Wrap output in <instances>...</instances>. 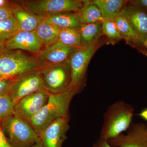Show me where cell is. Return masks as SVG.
Listing matches in <instances>:
<instances>
[{"instance_id":"cell-4","label":"cell","mask_w":147,"mask_h":147,"mask_svg":"<svg viewBox=\"0 0 147 147\" xmlns=\"http://www.w3.org/2000/svg\"><path fill=\"white\" fill-rule=\"evenodd\" d=\"M3 131L12 147H30L40 141L28 122L14 114L1 121Z\"/></svg>"},{"instance_id":"cell-12","label":"cell","mask_w":147,"mask_h":147,"mask_svg":"<svg viewBox=\"0 0 147 147\" xmlns=\"http://www.w3.org/2000/svg\"><path fill=\"white\" fill-rule=\"evenodd\" d=\"M77 48L65 46L57 42L37 53L36 57L43 68L66 61Z\"/></svg>"},{"instance_id":"cell-9","label":"cell","mask_w":147,"mask_h":147,"mask_svg":"<svg viewBox=\"0 0 147 147\" xmlns=\"http://www.w3.org/2000/svg\"><path fill=\"white\" fill-rule=\"evenodd\" d=\"M49 96L45 89L27 96L15 104L14 114L29 122L46 104Z\"/></svg>"},{"instance_id":"cell-7","label":"cell","mask_w":147,"mask_h":147,"mask_svg":"<svg viewBox=\"0 0 147 147\" xmlns=\"http://www.w3.org/2000/svg\"><path fill=\"white\" fill-rule=\"evenodd\" d=\"M45 89L40 70L11 79L8 94L15 104L27 96Z\"/></svg>"},{"instance_id":"cell-15","label":"cell","mask_w":147,"mask_h":147,"mask_svg":"<svg viewBox=\"0 0 147 147\" xmlns=\"http://www.w3.org/2000/svg\"><path fill=\"white\" fill-rule=\"evenodd\" d=\"M9 7L20 31H34L43 19V17L36 16L29 12L19 4H13Z\"/></svg>"},{"instance_id":"cell-5","label":"cell","mask_w":147,"mask_h":147,"mask_svg":"<svg viewBox=\"0 0 147 147\" xmlns=\"http://www.w3.org/2000/svg\"><path fill=\"white\" fill-rule=\"evenodd\" d=\"M86 2L79 0H26L20 1V4L32 14L44 17L56 13L77 12Z\"/></svg>"},{"instance_id":"cell-3","label":"cell","mask_w":147,"mask_h":147,"mask_svg":"<svg viewBox=\"0 0 147 147\" xmlns=\"http://www.w3.org/2000/svg\"><path fill=\"white\" fill-rule=\"evenodd\" d=\"M42 68L36 57L21 50L5 49L0 51V79H12Z\"/></svg>"},{"instance_id":"cell-8","label":"cell","mask_w":147,"mask_h":147,"mask_svg":"<svg viewBox=\"0 0 147 147\" xmlns=\"http://www.w3.org/2000/svg\"><path fill=\"white\" fill-rule=\"evenodd\" d=\"M97 42L90 46L77 48L70 55L69 63L71 73V86L80 88L90 60L98 47Z\"/></svg>"},{"instance_id":"cell-17","label":"cell","mask_w":147,"mask_h":147,"mask_svg":"<svg viewBox=\"0 0 147 147\" xmlns=\"http://www.w3.org/2000/svg\"><path fill=\"white\" fill-rule=\"evenodd\" d=\"M60 30V28L42 19L34 32L46 48L57 42Z\"/></svg>"},{"instance_id":"cell-33","label":"cell","mask_w":147,"mask_h":147,"mask_svg":"<svg viewBox=\"0 0 147 147\" xmlns=\"http://www.w3.org/2000/svg\"><path fill=\"white\" fill-rule=\"evenodd\" d=\"M42 147V144H41V142H40V141L37 143H36V144H35L34 145H33L31 147Z\"/></svg>"},{"instance_id":"cell-1","label":"cell","mask_w":147,"mask_h":147,"mask_svg":"<svg viewBox=\"0 0 147 147\" xmlns=\"http://www.w3.org/2000/svg\"><path fill=\"white\" fill-rule=\"evenodd\" d=\"M79 90V88L70 86L64 91L50 94L47 103L29 122L38 135L57 119L69 118L70 102Z\"/></svg>"},{"instance_id":"cell-32","label":"cell","mask_w":147,"mask_h":147,"mask_svg":"<svg viewBox=\"0 0 147 147\" xmlns=\"http://www.w3.org/2000/svg\"><path fill=\"white\" fill-rule=\"evenodd\" d=\"M8 2L5 0H0V7L7 6V4Z\"/></svg>"},{"instance_id":"cell-11","label":"cell","mask_w":147,"mask_h":147,"mask_svg":"<svg viewBox=\"0 0 147 147\" xmlns=\"http://www.w3.org/2000/svg\"><path fill=\"white\" fill-rule=\"evenodd\" d=\"M69 118L56 120L39 134L40 141L43 147H63L69 128Z\"/></svg>"},{"instance_id":"cell-22","label":"cell","mask_w":147,"mask_h":147,"mask_svg":"<svg viewBox=\"0 0 147 147\" xmlns=\"http://www.w3.org/2000/svg\"><path fill=\"white\" fill-rule=\"evenodd\" d=\"M57 42L69 47H81V36L79 30L60 29Z\"/></svg>"},{"instance_id":"cell-30","label":"cell","mask_w":147,"mask_h":147,"mask_svg":"<svg viewBox=\"0 0 147 147\" xmlns=\"http://www.w3.org/2000/svg\"><path fill=\"white\" fill-rule=\"evenodd\" d=\"M139 115L142 118L147 121V108L142 110L139 114Z\"/></svg>"},{"instance_id":"cell-24","label":"cell","mask_w":147,"mask_h":147,"mask_svg":"<svg viewBox=\"0 0 147 147\" xmlns=\"http://www.w3.org/2000/svg\"><path fill=\"white\" fill-rule=\"evenodd\" d=\"M15 105L8 94H0V121H2L14 114Z\"/></svg>"},{"instance_id":"cell-28","label":"cell","mask_w":147,"mask_h":147,"mask_svg":"<svg viewBox=\"0 0 147 147\" xmlns=\"http://www.w3.org/2000/svg\"><path fill=\"white\" fill-rule=\"evenodd\" d=\"M0 147H12L5 135L1 121H0Z\"/></svg>"},{"instance_id":"cell-19","label":"cell","mask_w":147,"mask_h":147,"mask_svg":"<svg viewBox=\"0 0 147 147\" xmlns=\"http://www.w3.org/2000/svg\"><path fill=\"white\" fill-rule=\"evenodd\" d=\"M82 24L102 23V14L97 5L93 2H86L76 13Z\"/></svg>"},{"instance_id":"cell-27","label":"cell","mask_w":147,"mask_h":147,"mask_svg":"<svg viewBox=\"0 0 147 147\" xmlns=\"http://www.w3.org/2000/svg\"><path fill=\"white\" fill-rule=\"evenodd\" d=\"M11 79H0V94L7 93Z\"/></svg>"},{"instance_id":"cell-14","label":"cell","mask_w":147,"mask_h":147,"mask_svg":"<svg viewBox=\"0 0 147 147\" xmlns=\"http://www.w3.org/2000/svg\"><path fill=\"white\" fill-rule=\"evenodd\" d=\"M121 12L127 19L141 42L144 43L147 40V13L136 6L126 7Z\"/></svg>"},{"instance_id":"cell-6","label":"cell","mask_w":147,"mask_h":147,"mask_svg":"<svg viewBox=\"0 0 147 147\" xmlns=\"http://www.w3.org/2000/svg\"><path fill=\"white\" fill-rule=\"evenodd\" d=\"M44 89L50 94L64 91L71 86V73L68 60L63 63L40 70Z\"/></svg>"},{"instance_id":"cell-34","label":"cell","mask_w":147,"mask_h":147,"mask_svg":"<svg viewBox=\"0 0 147 147\" xmlns=\"http://www.w3.org/2000/svg\"><path fill=\"white\" fill-rule=\"evenodd\" d=\"M6 49L5 47L4 43L0 42V51Z\"/></svg>"},{"instance_id":"cell-35","label":"cell","mask_w":147,"mask_h":147,"mask_svg":"<svg viewBox=\"0 0 147 147\" xmlns=\"http://www.w3.org/2000/svg\"><path fill=\"white\" fill-rule=\"evenodd\" d=\"M143 44H144L145 46H146V47L147 48V40H146V41H145V42H144Z\"/></svg>"},{"instance_id":"cell-18","label":"cell","mask_w":147,"mask_h":147,"mask_svg":"<svg viewBox=\"0 0 147 147\" xmlns=\"http://www.w3.org/2000/svg\"><path fill=\"white\" fill-rule=\"evenodd\" d=\"M79 30L81 36V47L90 46L97 42L101 32V23L82 24Z\"/></svg>"},{"instance_id":"cell-13","label":"cell","mask_w":147,"mask_h":147,"mask_svg":"<svg viewBox=\"0 0 147 147\" xmlns=\"http://www.w3.org/2000/svg\"><path fill=\"white\" fill-rule=\"evenodd\" d=\"M6 49L25 50L38 53L44 46L34 31H19L10 39L4 42Z\"/></svg>"},{"instance_id":"cell-26","label":"cell","mask_w":147,"mask_h":147,"mask_svg":"<svg viewBox=\"0 0 147 147\" xmlns=\"http://www.w3.org/2000/svg\"><path fill=\"white\" fill-rule=\"evenodd\" d=\"M12 16L11 9L9 7H0V22L7 20Z\"/></svg>"},{"instance_id":"cell-29","label":"cell","mask_w":147,"mask_h":147,"mask_svg":"<svg viewBox=\"0 0 147 147\" xmlns=\"http://www.w3.org/2000/svg\"><path fill=\"white\" fill-rule=\"evenodd\" d=\"M92 147H113L108 144L107 141L98 138L95 142Z\"/></svg>"},{"instance_id":"cell-20","label":"cell","mask_w":147,"mask_h":147,"mask_svg":"<svg viewBox=\"0 0 147 147\" xmlns=\"http://www.w3.org/2000/svg\"><path fill=\"white\" fill-rule=\"evenodd\" d=\"M97 5L103 20L115 19L122 9L124 1L122 0H96L93 2Z\"/></svg>"},{"instance_id":"cell-21","label":"cell","mask_w":147,"mask_h":147,"mask_svg":"<svg viewBox=\"0 0 147 147\" xmlns=\"http://www.w3.org/2000/svg\"><path fill=\"white\" fill-rule=\"evenodd\" d=\"M115 21L122 38L129 42H141L139 36L122 13L120 12L115 18Z\"/></svg>"},{"instance_id":"cell-31","label":"cell","mask_w":147,"mask_h":147,"mask_svg":"<svg viewBox=\"0 0 147 147\" xmlns=\"http://www.w3.org/2000/svg\"><path fill=\"white\" fill-rule=\"evenodd\" d=\"M137 4L144 6L147 7V0H140L136 2Z\"/></svg>"},{"instance_id":"cell-10","label":"cell","mask_w":147,"mask_h":147,"mask_svg":"<svg viewBox=\"0 0 147 147\" xmlns=\"http://www.w3.org/2000/svg\"><path fill=\"white\" fill-rule=\"evenodd\" d=\"M113 147H147V126L143 123H132L126 130L107 141Z\"/></svg>"},{"instance_id":"cell-2","label":"cell","mask_w":147,"mask_h":147,"mask_svg":"<svg viewBox=\"0 0 147 147\" xmlns=\"http://www.w3.org/2000/svg\"><path fill=\"white\" fill-rule=\"evenodd\" d=\"M134 111L133 107L124 100L111 104L103 115L99 138L108 141L126 131L133 123Z\"/></svg>"},{"instance_id":"cell-16","label":"cell","mask_w":147,"mask_h":147,"mask_svg":"<svg viewBox=\"0 0 147 147\" xmlns=\"http://www.w3.org/2000/svg\"><path fill=\"white\" fill-rule=\"evenodd\" d=\"M43 20L60 29H79L82 25L77 13L66 12L43 17Z\"/></svg>"},{"instance_id":"cell-23","label":"cell","mask_w":147,"mask_h":147,"mask_svg":"<svg viewBox=\"0 0 147 147\" xmlns=\"http://www.w3.org/2000/svg\"><path fill=\"white\" fill-rule=\"evenodd\" d=\"M20 31L13 16L0 22V42L4 43Z\"/></svg>"},{"instance_id":"cell-25","label":"cell","mask_w":147,"mask_h":147,"mask_svg":"<svg viewBox=\"0 0 147 147\" xmlns=\"http://www.w3.org/2000/svg\"><path fill=\"white\" fill-rule=\"evenodd\" d=\"M101 31L110 39L122 38L115 19L103 20L101 23Z\"/></svg>"}]
</instances>
